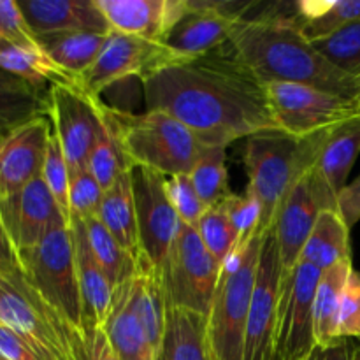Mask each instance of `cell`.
<instances>
[{
	"label": "cell",
	"instance_id": "6da1fadb",
	"mask_svg": "<svg viewBox=\"0 0 360 360\" xmlns=\"http://www.w3.org/2000/svg\"><path fill=\"white\" fill-rule=\"evenodd\" d=\"M143 90L146 109L172 115L207 146L278 129L266 84L236 58L229 42L148 77Z\"/></svg>",
	"mask_w": 360,
	"mask_h": 360
},
{
	"label": "cell",
	"instance_id": "7a4b0ae2",
	"mask_svg": "<svg viewBox=\"0 0 360 360\" xmlns=\"http://www.w3.org/2000/svg\"><path fill=\"white\" fill-rule=\"evenodd\" d=\"M229 46L262 84H309L357 101L360 79L333 65L302 35L292 14L243 18L232 28Z\"/></svg>",
	"mask_w": 360,
	"mask_h": 360
},
{
	"label": "cell",
	"instance_id": "3957f363",
	"mask_svg": "<svg viewBox=\"0 0 360 360\" xmlns=\"http://www.w3.org/2000/svg\"><path fill=\"white\" fill-rule=\"evenodd\" d=\"M297 139L283 130H262L246 137L243 148L248 186L246 193L260 207L259 234L273 232L278 210L294 183L313 167L327 132Z\"/></svg>",
	"mask_w": 360,
	"mask_h": 360
},
{
	"label": "cell",
	"instance_id": "277c9868",
	"mask_svg": "<svg viewBox=\"0 0 360 360\" xmlns=\"http://www.w3.org/2000/svg\"><path fill=\"white\" fill-rule=\"evenodd\" d=\"M101 111L111 127L130 169H153L164 176L188 174L207 144L185 123L157 109L143 115L109 108L101 102Z\"/></svg>",
	"mask_w": 360,
	"mask_h": 360
},
{
	"label": "cell",
	"instance_id": "5b68a950",
	"mask_svg": "<svg viewBox=\"0 0 360 360\" xmlns=\"http://www.w3.org/2000/svg\"><path fill=\"white\" fill-rule=\"evenodd\" d=\"M0 322L28 341L44 360H86L84 330L60 315L21 269L0 273Z\"/></svg>",
	"mask_w": 360,
	"mask_h": 360
},
{
	"label": "cell",
	"instance_id": "8992f818",
	"mask_svg": "<svg viewBox=\"0 0 360 360\" xmlns=\"http://www.w3.org/2000/svg\"><path fill=\"white\" fill-rule=\"evenodd\" d=\"M266 236L243 238L224 262L207 313V338L213 360H243L246 322Z\"/></svg>",
	"mask_w": 360,
	"mask_h": 360
},
{
	"label": "cell",
	"instance_id": "52a82bcc",
	"mask_svg": "<svg viewBox=\"0 0 360 360\" xmlns=\"http://www.w3.org/2000/svg\"><path fill=\"white\" fill-rule=\"evenodd\" d=\"M28 283L74 327L84 330L70 224L55 225L32 248L18 253Z\"/></svg>",
	"mask_w": 360,
	"mask_h": 360
},
{
	"label": "cell",
	"instance_id": "ba28073f",
	"mask_svg": "<svg viewBox=\"0 0 360 360\" xmlns=\"http://www.w3.org/2000/svg\"><path fill=\"white\" fill-rule=\"evenodd\" d=\"M167 308L210 313L221 266L190 225H179L167 257L158 267Z\"/></svg>",
	"mask_w": 360,
	"mask_h": 360
},
{
	"label": "cell",
	"instance_id": "9c48e42d",
	"mask_svg": "<svg viewBox=\"0 0 360 360\" xmlns=\"http://www.w3.org/2000/svg\"><path fill=\"white\" fill-rule=\"evenodd\" d=\"M188 62L164 42L111 32L94 65L76 77V84L91 97L129 77L146 81L176 63Z\"/></svg>",
	"mask_w": 360,
	"mask_h": 360
},
{
	"label": "cell",
	"instance_id": "30bf717a",
	"mask_svg": "<svg viewBox=\"0 0 360 360\" xmlns=\"http://www.w3.org/2000/svg\"><path fill=\"white\" fill-rule=\"evenodd\" d=\"M266 94L278 129L297 139L315 136L360 115L355 98L299 83H269Z\"/></svg>",
	"mask_w": 360,
	"mask_h": 360
},
{
	"label": "cell",
	"instance_id": "8fae6325",
	"mask_svg": "<svg viewBox=\"0 0 360 360\" xmlns=\"http://www.w3.org/2000/svg\"><path fill=\"white\" fill-rule=\"evenodd\" d=\"M322 271L301 260L288 280L280 281L273 360H308L315 354L313 304Z\"/></svg>",
	"mask_w": 360,
	"mask_h": 360
},
{
	"label": "cell",
	"instance_id": "7c38bea8",
	"mask_svg": "<svg viewBox=\"0 0 360 360\" xmlns=\"http://www.w3.org/2000/svg\"><path fill=\"white\" fill-rule=\"evenodd\" d=\"M48 116L69 171L88 169V158L102 129L101 98L88 95L76 83L51 84Z\"/></svg>",
	"mask_w": 360,
	"mask_h": 360
},
{
	"label": "cell",
	"instance_id": "4fadbf2b",
	"mask_svg": "<svg viewBox=\"0 0 360 360\" xmlns=\"http://www.w3.org/2000/svg\"><path fill=\"white\" fill-rule=\"evenodd\" d=\"M130 178L143 259L158 269L167 257L181 221L167 195V176L136 165L130 169Z\"/></svg>",
	"mask_w": 360,
	"mask_h": 360
},
{
	"label": "cell",
	"instance_id": "5bb4252c",
	"mask_svg": "<svg viewBox=\"0 0 360 360\" xmlns=\"http://www.w3.org/2000/svg\"><path fill=\"white\" fill-rule=\"evenodd\" d=\"M186 4L185 16L164 39L165 46L186 60L199 58L227 44L234 25L246 18L253 6L250 2L214 0H186Z\"/></svg>",
	"mask_w": 360,
	"mask_h": 360
},
{
	"label": "cell",
	"instance_id": "9a60e30c",
	"mask_svg": "<svg viewBox=\"0 0 360 360\" xmlns=\"http://www.w3.org/2000/svg\"><path fill=\"white\" fill-rule=\"evenodd\" d=\"M280 257L273 232L260 248L259 269L246 322L243 360H273V338L280 301Z\"/></svg>",
	"mask_w": 360,
	"mask_h": 360
},
{
	"label": "cell",
	"instance_id": "2e32d148",
	"mask_svg": "<svg viewBox=\"0 0 360 360\" xmlns=\"http://www.w3.org/2000/svg\"><path fill=\"white\" fill-rule=\"evenodd\" d=\"M0 220L16 253L37 245L55 225L70 224L42 178L0 200Z\"/></svg>",
	"mask_w": 360,
	"mask_h": 360
},
{
	"label": "cell",
	"instance_id": "e0dca14e",
	"mask_svg": "<svg viewBox=\"0 0 360 360\" xmlns=\"http://www.w3.org/2000/svg\"><path fill=\"white\" fill-rule=\"evenodd\" d=\"M320 211H323L313 186L309 169L294 183L290 192L281 202L274 221L273 234L280 257V281L288 280L301 262L302 252L308 243Z\"/></svg>",
	"mask_w": 360,
	"mask_h": 360
},
{
	"label": "cell",
	"instance_id": "ac0fdd59",
	"mask_svg": "<svg viewBox=\"0 0 360 360\" xmlns=\"http://www.w3.org/2000/svg\"><path fill=\"white\" fill-rule=\"evenodd\" d=\"M53 125L49 116L21 123L0 143V200L41 178Z\"/></svg>",
	"mask_w": 360,
	"mask_h": 360
},
{
	"label": "cell",
	"instance_id": "d6986e66",
	"mask_svg": "<svg viewBox=\"0 0 360 360\" xmlns=\"http://www.w3.org/2000/svg\"><path fill=\"white\" fill-rule=\"evenodd\" d=\"M360 155V115L333 127L309 169L313 186L323 210H338V195Z\"/></svg>",
	"mask_w": 360,
	"mask_h": 360
},
{
	"label": "cell",
	"instance_id": "ffe728a7",
	"mask_svg": "<svg viewBox=\"0 0 360 360\" xmlns=\"http://www.w3.org/2000/svg\"><path fill=\"white\" fill-rule=\"evenodd\" d=\"M112 32L164 42L185 16L186 0H97Z\"/></svg>",
	"mask_w": 360,
	"mask_h": 360
},
{
	"label": "cell",
	"instance_id": "44dd1931",
	"mask_svg": "<svg viewBox=\"0 0 360 360\" xmlns=\"http://www.w3.org/2000/svg\"><path fill=\"white\" fill-rule=\"evenodd\" d=\"M28 27L35 35L55 32H94L111 34L97 0H20Z\"/></svg>",
	"mask_w": 360,
	"mask_h": 360
},
{
	"label": "cell",
	"instance_id": "7402d4cb",
	"mask_svg": "<svg viewBox=\"0 0 360 360\" xmlns=\"http://www.w3.org/2000/svg\"><path fill=\"white\" fill-rule=\"evenodd\" d=\"M74 253H76L77 283H79L81 304H83V327H102L111 313L115 290L109 278L95 259L88 241L84 221L70 218Z\"/></svg>",
	"mask_w": 360,
	"mask_h": 360
},
{
	"label": "cell",
	"instance_id": "603a6c76",
	"mask_svg": "<svg viewBox=\"0 0 360 360\" xmlns=\"http://www.w3.org/2000/svg\"><path fill=\"white\" fill-rule=\"evenodd\" d=\"M102 329L122 360H157L143 322L132 306V280L115 290L111 313Z\"/></svg>",
	"mask_w": 360,
	"mask_h": 360
},
{
	"label": "cell",
	"instance_id": "cb8c5ba5",
	"mask_svg": "<svg viewBox=\"0 0 360 360\" xmlns=\"http://www.w3.org/2000/svg\"><path fill=\"white\" fill-rule=\"evenodd\" d=\"M157 360H211L207 316L183 308H167Z\"/></svg>",
	"mask_w": 360,
	"mask_h": 360
},
{
	"label": "cell",
	"instance_id": "d4e9b609",
	"mask_svg": "<svg viewBox=\"0 0 360 360\" xmlns=\"http://www.w3.org/2000/svg\"><path fill=\"white\" fill-rule=\"evenodd\" d=\"M97 218L137 262L143 259L130 171L123 172L115 185L105 190Z\"/></svg>",
	"mask_w": 360,
	"mask_h": 360
},
{
	"label": "cell",
	"instance_id": "484cf974",
	"mask_svg": "<svg viewBox=\"0 0 360 360\" xmlns=\"http://www.w3.org/2000/svg\"><path fill=\"white\" fill-rule=\"evenodd\" d=\"M132 306L143 322L155 355H158L165 327L167 302L162 287L160 271L144 259L139 260L137 273L132 278Z\"/></svg>",
	"mask_w": 360,
	"mask_h": 360
},
{
	"label": "cell",
	"instance_id": "4316f807",
	"mask_svg": "<svg viewBox=\"0 0 360 360\" xmlns=\"http://www.w3.org/2000/svg\"><path fill=\"white\" fill-rule=\"evenodd\" d=\"M354 271L352 259L336 264L323 271L319 281L313 304V333L316 348H327L341 341L338 338V316H340L341 297L348 276Z\"/></svg>",
	"mask_w": 360,
	"mask_h": 360
},
{
	"label": "cell",
	"instance_id": "83f0119b",
	"mask_svg": "<svg viewBox=\"0 0 360 360\" xmlns=\"http://www.w3.org/2000/svg\"><path fill=\"white\" fill-rule=\"evenodd\" d=\"M108 37L109 34L94 32H55L37 35L42 51L74 79L94 65Z\"/></svg>",
	"mask_w": 360,
	"mask_h": 360
},
{
	"label": "cell",
	"instance_id": "f1b7e54d",
	"mask_svg": "<svg viewBox=\"0 0 360 360\" xmlns=\"http://www.w3.org/2000/svg\"><path fill=\"white\" fill-rule=\"evenodd\" d=\"M348 259H352L350 227L338 210L320 211L301 260L313 264L323 273Z\"/></svg>",
	"mask_w": 360,
	"mask_h": 360
},
{
	"label": "cell",
	"instance_id": "f546056e",
	"mask_svg": "<svg viewBox=\"0 0 360 360\" xmlns=\"http://www.w3.org/2000/svg\"><path fill=\"white\" fill-rule=\"evenodd\" d=\"M292 18L308 41H322L360 20V0H301Z\"/></svg>",
	"mask_w": 360,
	"mask_h": 360
},
{
	"label": "cell",
	"instance_id": "4dcf8cb0",
	"mask_svg": "<svg viewBox=\"0 0 360 360\" xmlns=\"http://www.w3.org/2000/svg\"><path fill=\"white\" fill-rule=\"evenodd\" d=\"M0 67L41 91H48L51 84L76 83L44 51H28L6 42H0Z\"/></svg>",
	"mask_w": 360,
	"mask_h": 360
},
{
	"label": "cell",
	"instance_id": "1f68e13d",
	"mask_svg": "<svg viewBox=\"0 0 360 360\" xmlns=\"http://www.w3.org/2000/svg\"><path fill=\"white\" fill-rule=\"evenodd\" d=\"M84 227H86L91 252H94L95 259L101 264L102 271L109 278L112 287L118 288L132 280L136 276L139 262L109 234L108 229L98 221V218L86 220Z\"/></svg>",
	"mask_w": 360,
	"mask_h": 360
},
{
	"label": "cell",
	"instance_id": "d6a6232c",
	"mask_svg": "<svg viewBox=\"0 0 360 360\" xmlns=\"http://www.w3.org/2000/svg\"><path fill=\"white\" fill-rule=\"evenodd\" d=\"M188 174L206 207L224 202L232 193L229 186L227 146H207Z\"/></svg>",
	"mask_w": 360,
	"mask_h": 360
},
{
	"label": "cell",
	"instance_id": "836d02e7",
	"mask_svg": "<svg viewBox=\"0 0 360 360\" xmlns=\"http://www.w3.org/2000/svg\"><path fill=\"white\" fill-rule=\"evenodd\" d=\"M48 91L37 90L0 67V111L6 115L20 122L48 116Z\"/></svg>",
	"mask_w": 360,
	"mask_h": 360
},
{
	"label": "cell",
	"instance_id": "e575fe53",
	"mask_svg": "<svg viewBox=\"0 0 360 360\" xmlns=\"http://www.w3.org/2000/svg\"><path fill=\"white\" fill-rule=\"evenodd\" d=\"M88 171L94 174V178L104 188V192L115 185L116 179L123 172L130 171L129 162H127L125 155H123L122 148H120L118 141H116L115 134H112L111 127L108 125L104 116H102V129L98 132L97 143H95L90 158H88Z\"/></svg>",
	"mask_w": 360,
	"mask_h": 360
},
{
	"label": "cell",
	"instance_id": "d590c367",
	"mask_svg": "<svg viewBox=\"0 0 360 360\" xmlns=\"http://www.w3.org/2000/svg\"><path fill=\"white\" fill-rule=\"evenodd\" d=\"M195 231L202 245L206 246L207 252L217 259L220 266H224L225 260L231 257L238 243L241 241V236L232 227L227 211L221 202L213 207H207L199 224L195 225Z\"/></svg>",
	"mask_w": 360,
	"mask_h": 360
},
{
	"label": "cell",
	"instance_id": "8d00e7d4",
	"mask_svg": "<svg viewBox=\"0 0 360 360\" xmlns=\"http://www.w3.org/2000/svg\"><path fill=\"white\" fill-rule=\"evenodd\" d=\"M313 44L333 65L360 79V20Z\"/></svg>",
	"mask_w": 360,
	"mask_h": 360
},
{
	"label": "cell",
	"instance_id": "74e56055",
	"mask_svg": "<svg viewBox=\"0 0 360 360\" xmlns=\"http://www.w3.org/2000/svg\"><path fill=\"white\" fill-rule=\"evenodd\" d=\"M104 199V188L98 185L88 169L70 171L69 185V213L70 218L86 221L97 218Z\"/></svg>",
	"mask_w": 360,
	"mask_h": 360
},
{
	"label": "cell",
	"instance_id": "f35d334b",
	"mask_svg": "<svg viewBox=\"0 0 360 360\" xmlns=\"http://www.w3.org/2000/svg\"><path fill=\"white\" fill-rule=\"evenodd\" d=\"M41 178L44 179L46 186L49 188L51 195L55 197L56 204L62 207L65 217L70 220L69 213V185H70V171L69 164L65 160L62 146H60L58 139L55 134L51 132L49 137L48 150H46L44 165H42Z\"/></svg>",
	"mask_w": 360,
	"mask_h": 360
},
{
	"label": "cell",
	"instance_id": "ab89813d",
	"mask_svg": "<svg viewBox=\"0 0 360 360\" xmlns=\"http://www.w3.org/2000/svg\"><path fill=\"white\" fill-rule=\"evenodd\" d=\"M165 188H167V195L171 199V204L174 207L176 214H178L179 221L195 229V225L199 224L207 207L199 197V193H197L195 186L190 179V174L169 176Z\"/></svg>",
	"mask_w": 360,
	"mask_h": 360
},
{
	"label": "cell",
	"instance_id": "60d3db41",
	"mask_svg": "<svg viewBox=\"0 0 360 360\" xmlns=\"http://www.w3.org/2000/svg\"><path fill=\"white\" fill-rule=\"evenodd\" d=\"M0 42L28 51H42L37 35L28 27L20 6L14 0H0Z\"/></svg>",
	"mask_w": 360,
	"mask_h": 360
},
{
	"label": "cell",
	"instance_id": "b9f144b4",
	"mask_svg": "<svg viewBox=\"0 0 360 360\" xmlns=\"http://www.w3.org/2000/svg\"><path fill=\"white\" fill-rule=\"evenodd\" d=\"M338 338L347 341L360 340V273L355 269L343 288L338 316Z\"/></svg>",
	"mask_w": 360,
	"mask_h": 360
},
{
	"label": "cell",
	"instance_id": "7bdbcfd3",
	"mask_svg": "<svg viewBox=\"0 0 360 360\" xmlns=\"http://www.w3.org/2000/svg\"><path fill=\"white\" fill-rule=\"evenodd\" d=\"M221 204L227 211L232 227L241 236V239L259 232L260 207L252 195H248L246 192L241 193V195L231 193Z\"/></svg>",
	"mask_w": 360,
	"mask_h": 360
},
{
	"label": "cell",
	"instance_id": "ee69618b",
	"mask_svg": "<svg viewBox=\"0 0 360 360\" xmlns=\"http://www.w3.org/2000/svg\"><path fill=\"white\" fill-rule=\"evenodd\" d=\"M0 354L7 360H44L28 341L0 322Z\"/></svg>",
	"mask_w": 360,
	"mask_h": 360
},
{
	"label": "cell",
	"instance_id": "f6af8a7d",
	"mask_svg": "<svg viewBox=\"0 0 360 360\" xmlns=\"http://www.w3.org/2000/svg\"><path fill=\"white\" fill-rule=\"evenodd\" d=\"M338 211L350 229L360 221V176H357V179H354L352 183H348L340 192Z\"/></svg>",
	"mask_w": 360,
	"mask_h": 360
},
{
	"label": "cell",
	"instance_id": "bcb514c9",
	"mask_svg": "<svg viewBox=\"0 0 360 360\" xmlns=\"http://www.w3.org/2000/svg\"><path fill=\"white\" fill-rule=\"evenodd\" d=\"M84 336H86V360H122L102 327L84 329Z\"/></svg>",
	"mask_w": 360,
	"mask_h": 360
},
{
	"label": "cell",
	"instance_id": "7dc6e473",
	"mask_svg": "<svg viewBox=\"0 0 360 360\" xmlns=\"http://www.w3.org/2000/svg\"><path fill=\"white\" fill-rule=\"evenodd\" d=\"M18 269H21L18 253L11 243L9 236H7L2 220H0V273H13Z\"/></svg>",
	"mask_w": 360,
	"mask_h": 360
},
{
	"label": "cell",
	"instance_id": "c3c4849f",
	"mask_svg": "<svg viewBox=\"0 0 360 360\" xmlns=\"http://www.w3.org/2000/svg\"><path fill=\"white\" fill-rule=\"evenodd\" d=\"M313 360H352V341L341 340L327 348H316Z\"/></svg>",
	"mask_w": 360,
	"mask_h": 360
},
{
	"label": "cell",
	"instance_id": "681fc988",
	"mask_svg": "<svg viewBox=\"0 0 360 360\" xmlns=\"http://www.w3.org/2000/svg\"><path fill=\"white\" fill-rule=\"evenodd\" d=\"M21 123H25V122H20V120L13 118V116H9V115H6V112L0 111V143L6 139V137L9 136L14 129H16V127H20Z\"/></svg>",
	"mask_w": 360,
	"mask_h": 360
},
{
	"label": "cell",
	"instance_id": "f907efd6",
	"mask_svg": "<svg viewBox=\"0 0 360 360\" xmlns=\"http://www.w3.org/2000/svg\"><path fill=\"white\" fill-rule=\"evenodd\" d=\"M352 360H360V340L352 341Z\"/></svg>",
	"mask_w": 360,
	"mask_h": 360
},
{
	"label": "cell",
	"instance_id": "816d5d0a",
	"mask_svg": "<svg viewBox=\"0 0 360 360\" xmlns=\"http://www.w3.org/2000/svg\"><path fill=\"white\" fill-rule=\"evenodd\" d=\"M357 104H359V111H360V91H359V97H357Z\"/></svg>",
	"mask_w": 360,
	"mask_h": 360
},
{
	"label": "cell",
	"instance_id": "f5cc1de1",
	"mask_svg": "<svg viewBox=\"0 0 360 360\" xmlns=\"http://www.w3.org/2000/svg\"><path fill=\"white\" fill-rule=\"evenodd\" d=\"M0 360H7V359H6V357H4V355H2V354H0Z\"/></svg>",
	"mask_w": 360,
	"mask_h": 360
},
{
	"label": "cell",
	"instance_id": "db71d44e",
	"mask_svg": "<svg viewBox=\"0 0 360 360\" xmlns=\"http://www.w3.org/2000/svg\"><path fill=\"white\" fill-rule=\"evenodd\" d=\"M315 352H316V350H315ZM313 355H315V354H313ZM313 355H311V357H309L308 360H313Z\"/></svg>",
	"mask_w": 360,
	"mask_h": 360
},
{
	"label": "cell",
	"instance_id": "11a10c76",
	"mask_svg": "<svg viewBox=\"0 0 360 360\" xmlns=\"http://www.w3.org/2000/svg\"><path fill=\"white\" fill-rule=\"evenodd\" d=\"M211 360H213V355H211Z\"/></svg>",
	"mask_w": 360,
	"mask_h": 360
}]
</instances>
